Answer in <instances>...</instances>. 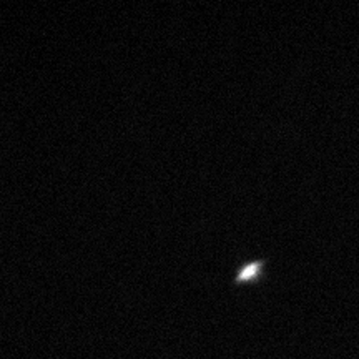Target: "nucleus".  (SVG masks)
I'll use <instances>...</instances> for the list:
<instances>
[{
  "mask_svg": "<svg viewBox=\"0 0 359 359\" xmlns=\"http://www.w3.org/2000/svg\"><path fill=\"white\" fill-rule=\"evenodd\" d=\"M258 269V264L253 263V264H248V266L241 269L240 273H238V280H246V278H250L251 275H255Z\"/></svg>",
  "mask_w": 359,
  "mask_h": 359,
  "instance_id": "1",
  "label": "nucleus"
}]
</instances>
